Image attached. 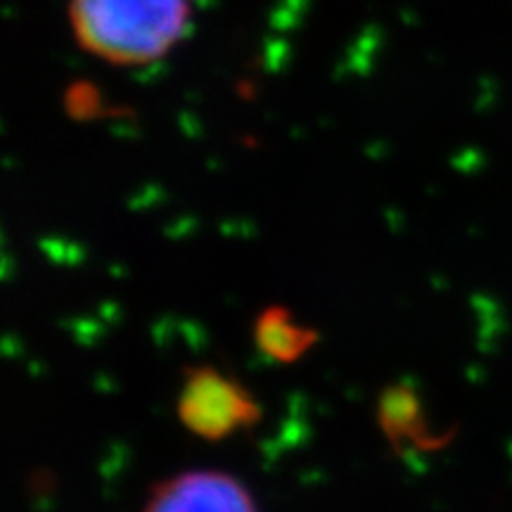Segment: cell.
<instances>
[{
  "label": "cell",
  "mask_w": 512,
  "mask_h": 512,
  "mask_svg": "<svg viewBox=\"0 0 512 512\" xmlns=\"http://www.w3.org/2000/svg\"><path fill=\"white\" fill-rule=\"evenodd\" d=\"M74 36L83 50L112 64L155 62L185 36L188 0H72Z\"/></svg>",
  "instance_id": "cell-1"
},
{
  "label": "cell",
  "mask_w": 512,
  "mask_h": 512,
  "mask_svg": "<svg viewBox=\"0 0 512 512\" xmlns=\"http://www.w3.org/2000/svg\"><path fill=\"white\" fill-rule=\"evenodd\" d=\"M176 408L185 430L209 441L226 439L261 418L259 403L242 382L211 366L185 373Z\"/></svg>",
  "instance_id": "cell-2"
},
{
  "label": "cell",
  "mask_w": 512,
  "mask_h": 512,
  "mask_svg": "<svg viewBox=\"0 0 512 512\" xmlns=\"http://www.w3.org/2000/svg\"><path fill=\"white\" fill-rule=\"evenodd\" d=\"M143 512H259L245 484L226 472L195 470L157 484Z\"/></svg>",
  "instance_id": "cell-3"
},
{
  "label": "cell",
  "mask_w": 512,
  "mask_h": 512,
  "mask_svg": "<svg viewBox=\"0 0 512 512\" xmlns=\"http://www.w3.org/2000/svg\"><path fill=\"white\" fill-rule=\"evenodd\" d=\"M316 342L318 332L299 325L285 306H268L254 320L256 349L275 363L299 361Z\"/></svg>",
  "instance_id": "cell-4"
},
{
  "label": "cell",
  "mask_w": 512,
  "mask_h": 512,
  "mask_svg": "<svg viewBox=\"0 0 512 512\" xmlns=\"http://www.w3.org/2000/svg\"><path fill=\"white\" fill-rule=\"evenodd\" d=\"M380 425L389 441L396 446H418L434 448L437 439H432L427 422L422 418L418 396L408 384H396L387 389L380 399Z\"/></svg>",
  "instance_id": "cell-5"
}]
</instances>
